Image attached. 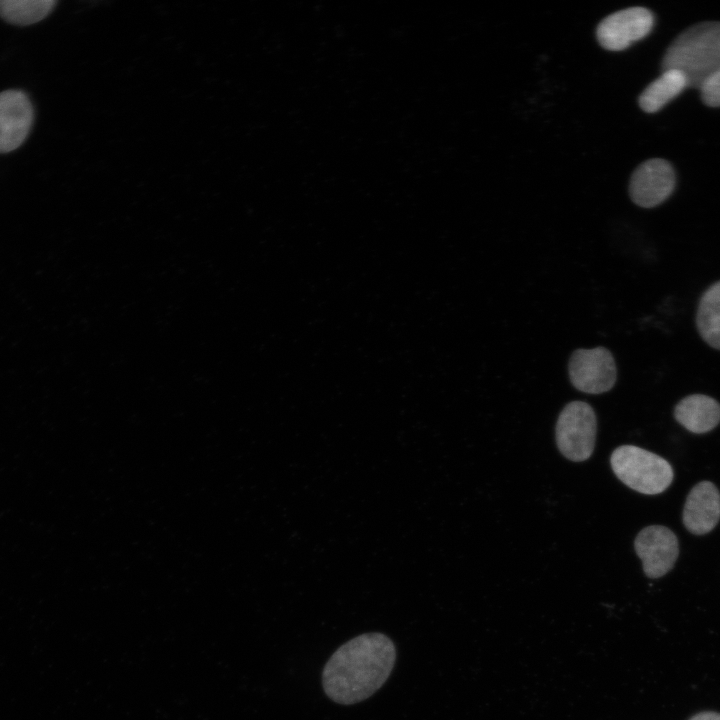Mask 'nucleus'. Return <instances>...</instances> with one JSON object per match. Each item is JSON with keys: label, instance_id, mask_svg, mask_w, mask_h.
<instances>
[{"label": "nucleus", "instance_id": "obj_1", "mask_svg": "<svg viewBox=\"0 0 720 720\" xmlns=\"http://www.w3.org/2000/svg\"><path fill=\"white\" fill-rule=\"evenodd\" d=\"M395 660V645L385 634L371 632L356 636L341 645L325 664L324 692L338 704L361 702L382 687Z\"/></svg>", "mask_w": 720, "mask_h": 720}, {"label": "nucleus", "instance_id": "obj_2", "mask_svg": "<svg viewBox=\"0 0 720 720\" xmlns=\"http://www.w3.org/2000/svg\"><path fill=\"white\" fill-rule=\"evenodd\" d=\"M683 73L688 87L698 88L720 69V22L695 24L680 33L666 50L662 71Z\"/></svg>", "mask_w": 720, "mask_h": 720}, {"label": "nucleus", "instance_id": "obj_3", "mask_svg": "<svg viewBox=\"0 0 720 720\" xmlns=\"http://www.w3.org/2000/svg\"><path fill=\"white\" fill-rule=\"evenodd\" d=\"M610 464L614 474L626 486L647 495L664 492L674 476L667 460L633 445L616 448L611 454Z\"/></svg>", "mask_w": 720, "mask_h": 720}, {"label": "nucleus", "instance_id": "obj_4", "mask_svg": "<svg viewBox=\"0 0 720 720\" xmlns=\"http://www.w3.org/2000/svg\"><path fill=\"white\" fill-rule=\"evenodd\" d=\"M597 419L593 408L583 401H572L560 412L556 423V443L561 454L574 462L587 460L593 453Z\"/></svg>", "mask_w": 720, "mask_h": 720}, {"label": "nucleus", "instance_id": "obj_5", "mask_svg": "<svg viewBox=\"0 0 720 720\" xmlns=\"http://www.w3.org/2000/svg\"><path fill=\"white\" fill-rule=\"evenodd\" d=\"M568 372L571 384L588 394L611 390L617 379L614 357L602 346L575 350L569 359Z\"/></svg>", "mask_w": 720, "mask_h": 720}, {"label": "nucleus", "instance_id": "obj_6", "mask_svg": "<svg viewBox=\"0 0 720 720\" xmlns=\"http://www.w3.org/2000/svg\"><path fill=\"white\" fill-rule=\"evenodd\" d=\"M654 25V15L644 7H630L604 18L596 35L599 44L610 51L624 50L646 37Z\"/></svg>", "mask_w": 720, "mask_h": 720}, {"label": "nucleus", "instance_id": "obj_7", "mask_svg": "<svg viewBox=\"0 0 720 720\" xmlns=\"http://www.w3.org/2000/svg\"><path fill=\"white\" fill-rule=\"evenodd\" d=\"M634 548L642 561L645 575L651 579L668 573L679 555L676 535L661 525L643 528L635 538Z\"/></svg>", "mask_w": 720, "mask_h": 720}, {"label": "nucleus", "instance_id": "obj_8", "mask_svg": "<svg viewBox=\"0 0 720 720\" xmlns=\"http://www.w3.org/2000/svg\"><path fill=\"white\" fill-rule=\"evenodd\" d=\"M675 172L664 159H650L633 172L629 194L632 201L643 208H652L663 203L675 187Z\"/></svg>", "mask_w": 720, "mask_h": 720}, {"label": "nucleus", "instance_id": "obj_9", "mask_svg": "<svg viewBox=\"0 0 720 720\" xmlns=\"http://www.w3.org/2000/svg\"><path fill=\"white\" fill-rule=\"evenodd\" d=\"M33 122V109L21 91L0 93V152L18 148L27 137Z\"/></svg>", "mask_w": 720, "mask_h": 720}, {"label": "nucleus", "instance_id": "obj_10", "mask_svg": "<svg viewBox=\"0 0 720 720\" xmlns=\"http://www.w3.org/2000/svg\"><path fill=\"white\" fill-rule=\"evenodd\" d=\"M720 519V493L710 481L696 484L689 492L683 509V523L695 535L715 528Z\"/></svg>", "mask_w": 720, "mask_h": 720}, {"label": "nucleus", "instance_id": "obj_11", "mask_svg": "<svg viewBox=\"0 0 720 720\" xmlns=\"http://www.w3.org/2000/svg\"><path fill=\"white\" fill-rule=\"evenodd\" d=\"M674 417L692 433H707L720 422V404L710 396L692 394L677 403Z\"/></svg>", "mask_w": 720, "mask_h": 720}, {"label": "nucleus", "instance_id": "obj_12", "mask_svg": "<svg viewBox=\"0 0 720 720\" xmlns=\"http://www.w3.org/2000/svg\"><path fill=\"white\" fill-rule=\"evenodd\" d=\"M687 87L688 82L683 73L674 69L663 70L640 94L639 106L645 112H657Z\"/></svg>", "mask_w": 720, "mask_h": 720}, {"label": "nucleus", "instance_id": "obj_13", "mask_svg": "<svg viewBox=\"0 0 720 720\" xmlns=\"http://www.w3.org/2000/svg\"><path fill=\"white\" fill-rule=\"evenodd\" d=\"M696 326L702 339L720 350V281L701 295L696 312Z\"/></svg>", "mask_w": 720, "mask_h": 720}, {"label": "nucleus", "instance_id": "obj_14", "mask_svg": "<svg viewBox=\"0 0 720 720\" xmlns=\"http://www.w3.org/2000/svg\"><path fill=\"white\" fill-rule=\"evenodd\" d=\"M55 4L54 0H0V15L10 23L29 25L45 18Z\"/></svg>", "mask_w": 720, "mask_h": 720}, {"label": "nucleus", "instance_id": "obj_15", "mask_svg": "<svg viewBox=\"0 0 720 720\" xmlns=\"http://www.w3.org/2000/svg\"><path fill=\"white\" fill-rule=\"evenodd\" d=\"M701 99L710 107H720V69L710 75L699 87Z\"/></svg>", "mask_w": 720, "mask_h": 720}, {"label": "nucleus", "instance_id": "obj_16", "mask_svg": "<svg viewBox=\"0 0 720 720\" xmlns=\"http://www.w3.org/2000/svg\"><path fill=\"white\" fill-rule=\"evenodd\" d=\"M689 720H720V714L711 711L700 712L691 717Z\"/></svg>", "mask_w": 720, "mask_h": 720}]
</instances>
